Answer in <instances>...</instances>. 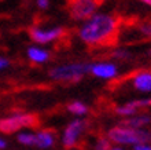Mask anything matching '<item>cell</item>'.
Segmentation results:
<instances>
[{
	"label": "cell",
	"instance_id": "obj_6",
	"mask_svg": "<svg viewBox=\"0 0 151 150\" xmlns=\"http://www.w3.org/2000/svg\"><path fill=\"white\" fill-rule=\"evenodd\" d=\"M87 128V121L84 120H74L66 127V130L62 136V143L66 149H73L77 145L80 136Z\"/></svg>",
	"mask_w": 151,
	"mask_h": 150
},
{
	"label": "cell",
	"instance_id": "obj_5",
	"mask_svg": "<svg viewBox=\"0 0 151 150\" xmlns=\"http://www.w3.org/2000/svg\"><path fill=\"white\" fill-rule=\"evenodd\" d=\"M99 7V3L95 0H77L70 1L68 6V11L73 20L76 21H87L92 15H95V11Z\"/></svg>",
	"mask_w": 151,
	"mask_h": 150
},
{
	"label": "cell",
	"instance_id": "obj_23",
	"mask_svg": "<svg viewBox=\"0 0 151 150\" xmlns=\"http://www.w3.org/2000/svg\"><path fill=\"white\" fill-rule=\"evenodd\" d=\"M143 3H144V4H148V6H151V0H144Z\"/></svg>",
	"mask_w": 151,
	"mask_h": 150
},
{
	"label": "cell",
	"instance_id": "obj_10",
	"mask_svg": "<svg viewBox=\"0 0 151 150\" xmlns=\"http://www.w3.org/2000/svg\"><path fill=\"white\" fill-rule=\"evenodd\" d=\"M151 124V116L148 114H137L133 117H129L124 122H121L122 127H128V128H133V130H144L146 125Z\"/></svg>",
	"mask_w": 151,
	"mask_h": 150
},
{
	"label": "cell",
	"instance_id": "obj_7",
	"mask_svg": "<svg viewBox=\"0 0 151 150\" xmlns=\"http://www.w3.org/2000/svg\"><path fill=\"white\" fill-rule=\"evenodd\" d=\"M65 33H66V30L62 26H56V28L52 29H41L37 28V26H33V28L29 29V35L32 37V40H35L36 43L40 44H47L54 41V40H58Z\"/></svg>",
	"mask_w": 151,
	"mask_h": 150
},
{
	"label": "cell",
	"instance_id": "obj_1",
	"mask_svg": "<svg viewBox=\"0 0 151 150\" xmlns=\"http://www.w3.org/2000/svg\"><path fill=\"white\" fill-rule=\"evenodd\" d=\"M119 29V20L115 15L100 12L92 15L78 29V36L84 43L92 47L109 46L115 40Z\"/></svg>",
	"mask_w": 151,
	"mask_h": 150
},
{
	"label": "cell",
	"instance_id": "obj_18",
	"mask_svg": "<svg viewBox=\"0 0 151 150\" xmlns=\"http://www.w3.org/2000/svg\"><path fill=\"white\" fill-rule=\"evenodd\" d=\"M113 55H114L115 58H129V57H131V54H129L127 50H117Z\"/></svg>",
	"mask_w": 151,
	"mask_h": 150
},
{
	"label": "cell",
	"instance_id": "obj_3",
	"mask_svg": "<svg viewBox=\"0 0 151 150\" xmlns=\"http://www.w3.org/2000/svg\"><path fill=\"white\" fill-rule=\"evenodd\" d=\"M88 63H68L50 70V77L59 83H77L89 72Z\"/></svg>",
	"mask_w": 151,
	"mask_h": 150
},
{
	"label": "cell",
	"instance_id": "obj_11",
	"mask_svg": "<svg viewBox=\"0 0 151 150\" xmlns=\"http://www.w3.org/2000/svg\"><path fill=\"white\" fill-rule=\"evenodd\" d=\"M55 132L51 130H41L36 134V146L40 149H50L55 143Z\"/></svg>",
	"mask_w": 151,
	"mask_h": 150
},
{
	"label": "cell",
	"instance_id": "obj_24",
	"mask_svg": "<svg viewBox=\"0 0 151 150\" xmlns=\"http://www.w3.org/2000/svg\"><path fill=\"white\" fill-rule=\"evenodd\" d=\"M111 150H124V149H119V147H113Z\"/></svg>",
	"mask_w": 151,
	"mask_h": 150
},
{
	"label": "cell",
	"instance_id": "obj_13",
	"mask_svg": "<svg viewBox=\"0 0 151 150\" xmlns=\"http://www.w3.org/2000/svg\"><path fill=\"white\" fill-rule=\"evenodd\" d=\"M115 113L119 116H125V117H133V116H136L137 110L128 102V103H125V105H122V106L115 107Z\"/></svg>",
	"mask_w": 151,
	"mask_h": 150
},
{
	"label": "cell",
	"instance_id": "obj_14",
	"mask_svg": "<svg viewBox=\"0 0 151 150\" xmlns=\"http://www.w3.org/2000/svg\"><path fill=\"white\" fill-rule=\"evenodd\" d=\"M68 110L69 112H72L73 114H78V116H81V114H85L88 112V106L85 105V103H83V102H72L70 105L68 106Z\"/></svg>",
	"mask_w": 151,
	"mask_h": 150
},
{
	"label": "cell",
	"instance_id": "obj_8",
	"mask_svg": "<svg viewBox=\"0 0 151 150\" xmlns=\"http://www.w3.org/2000/svg\"><path fill=\"white\" fill-rule=\"evenodd\" d=\"M89 72L96 77H100V79H113L117 76L118 69L111 62H98L91 65Z\"/></svg>",
	"mask_w": 151,
	"mask_h": 150
},
{
	"label": "cell",
	"instance_id": "obj_17",
	"mask_svg": "<svg viewBox=\"0 0 151 150\" xmlns=\"http://www.w3.org/2000/svg\"><path fill=\"white\" fill-rule=\"evenodd\" d=\"M140 32H142L144 36L151 37V22H147V24H142V25H140Z\"/></svg>",
	"mask_w": 151,
	"mask_h": 150
},
{
	"label": "cell",
	"instance_id": "obj_4",
	"mask_svg": "<svg viewBox=\"0 0 151 150\" xmlns=\"http://www.w3.org/2000/svg\"><path fill=\"white\" fill-rule=\"evenodd\" d=\"M39 125V117L30 113H19L11 117L0 120V132L3 134H12L19 131L24 127H37Z\"/></svg>",
	"mask_w": 151,
	"mask_h": 150
},
{
	"label": "cell",
	"instance_id": "obj_16",
	"mask_svg": "<svg viewBox=\"0 0 151 150\" xmlns=\"http://www.w3.org/2000/svg\"><path fill=\"white\" fill-rule=\"evenodd\" d=\"M95 150H111V142L107 136H99L96 139Z\"/></svg>",
	"mask_w": 151,
	"mask_h": 150
},
{
	"label": "cell",
	"instance_id": "obj_22",
	"mask_svg": "<svg viewBox=\"0 0 151 150\" xmlns=\"http://www.w3.org/2000/svg\"><path fill=\"white\" fill-rule=\"evenodd\" d=\"M7 146V143H6V141H4V139H1L0 138V150L1 149H4V147Z\"/></svg>",
	"mask_w": 151,
	"mask_h": 150
},
{
	"label": "cell",
	"instance_id": "obj_15",
	"mask_svg": "<svg viewBox=\"0 0 151 150\" xmlns=\"http://www.w3.org/2000/svg\"><path fill=\"white\" fill-rule=\"evenodd\" d=\"M18 142H21L22 145H26V146L36 145V135L29 134V132H22L18 135Z\"/></svg>",
	"mask_w": 151,
	"mask_h": 150
},
{
	"label": "cell",
	"instance_id": "obj_12",
	"mask_svg": "<svg viewBox=\"0 0 151 150\" xmlns=\"http://www.w3.org/2000/svg\"><path fill=\"white\" fill-rule=\"evenodd\" d=\"M28 57L29 59L35 63H44L50 59V52L45 50L37 47H29L28 48Z\"/></svg>",
	"mask_w": 151,
	"mask_h": 150
},
{
	"label": "cell",
	"instance_id": "obj_20",
	"mask_svg": "<svg viewBox=\"0 0 151 150\" xmlns=\"http://www.w3.org/2000/svg\"><path fill=\"white\" fill-rule=\"evenodd\" d=\"M10 63H8V61L6 59V58H0V70L1 69H4V67H7Z\"/></svg>",
	"mask_w": 151,
	"mask_h": 150
},
{
	"label": "cell",
	"instance_id": "obj_9",
	"mask_svg": "<svg viewBox=\"0 0 151 150\" xmlns=\"http://www.w3.org/2000/svg\"><path fill=\"white\" fill-rule=\"evenodd\" d=\"M132 84L140 92H150L151 91V72L143 70V72L136 73L133 76V79H132Z\"/></svg>",
	"mask_w": 151,
	"mask_h": 150
},
{
	"label": "cell",
	"instance_id": "obj_2",
	"mask_svg": "<svg viewBox=\"0 0 151 150\" xmlns=\"http://www.w3.org/2000/svg\"><path fill=\"white\" fill-rule=\"evenodd\" d=\"M110 142L117 145H147L151 142V132L147 130H133L128 127H113L107 132Z\"/></svg>",
	"mask_w": 151,
	"mask_h": 150
},
{
	"label": "cell",
	"instance_id": "obj_19",
	"mask_svg": "<svg viewBox=\"0 0 151 150\" xmlns=\"http://www.w3.org/2000/svg\"><path fill=\"white\" fill-rule=\"evenodd\" d=\"M133 150H151V145H136Z\"/></svg>",
	"mask_w": 151,
	"mask_h": 150
},
{
	"label": "cell",
	"instance_id": "obj_21",
	"mask_svg": "<svg viewBox=\"0 0 151 150\" xmlns=\"http://www.w3.org/2000/svg\"><path fill=\"white\" fill-rule=\"evenodd\" d=\"M37 4H39L40 8H47L48 7V1H47V0H39V1H37Z\"/></svg>",
	"mask_w": 151,
	"mask_h": 150
}]
</instances>
